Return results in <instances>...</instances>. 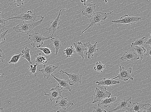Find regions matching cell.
I'll return each instance as SVG.
<instances>
[{"instance_id": "obj_1", "label": "cell", "mask_w": 151, "mask_h": 112, "mask_svg": "<svg viewBox=\"0 0 151 112\" xmlns=\"http://www.w3.org/2000/svg\"><path fill=\"white\" fill-rule=\"evenodd\" d=\"M41 19L36 22L31 23H27L24 21L21 22L18 25L13 27V30L16 33H26L27 34L31 32V31L35 28V27L39 26L42 22L44 20V17H41Z\"/></svg>"}, {"instance_id": "obj_2", "label": "cell", "mask_w": 151, "mask_h": 112, "mask_svg": "<svg viewBox=\"0 0 151 112\" xmlns=\"http://www.w3.org/2000/svg\"><path fill=\"white\" fill-rule=\"evenodd\" d=\"M113 12V11L109 13H103L101 12H94L89 20L90 24L89 26L82 31V33H83L89 27L93 25L100 26V23L103 22L104 21H105L107 18L108 15Z\"/></svg>"}, {"instance_id": "obj_3", "label": "cell", "mask_w": 151, "mask_h": 112, "mask_svg": "<svg viewBox=\"0 0 151 112\" xmlns=\"http://www.w3.org/2000/svg\"><path fill=\"white\" fill-rule=\"evenodd\" d=\"M29 38L28 40L31 41V45L34 48L40 47L43 46L44 41L48 40L52 37L51 36L47 37H44L42 34L38 33H35L32 34H29Z\"/></svg>"}, {"instance_id": "obj_4", "label": "cell", "mask_w": 151, "mask_h": 112, "mask_svg": "<svg viewBox=\"0 0 151 112\" xmlns=\"http://www.w3.org/2000/svg\"><path fill=\"white\" fill-rule=\"evenodd\" d=\"M111 95V93L108 91L106 87L101 86L98 87H96L95 89L93 94L94 100L92 104L99 102L106 98H109Z\"/></svg>"}, {"instance_id": "obj_5", "label": "cell", "mask_w": 151, "mask_h": 112, "mask_svg": "<svg viewBox=\"0 0 151 112\" xmlns=\"http://www.w3.org/2000/svg\"><path fill=\"white\" fill-rule=\"evenodd\" d=\"M141 20V17H133L125 14L118 20H111V22L115 24H122L129 26L132 25L133 23L139 22Z\"/></svg>"}, {"instance_id": "obj_6", "label": "cell", "mask_w": 151, "mask_h": 112, "mask_svg": "<svg viewBox=\"0 0 151 112\" xmlns=\"http://www.w3.org/2000/svg\"><path fill=\"white\" fill-rule=\"evenodd\" d=\"M119 67H120V72L117 77L113 78V79L118 78L119 79L125 82L128 81L129 79H131L132 80L134 79V78L131 76L132 72V67L126 69L121 65H119Z\"/></svg>"}, {"instance_id": "obj_7", "label": "cell", "mask_w": 151, "mask_h": 112, "mask_svg": "<svg viewBox=\"0 0 151 112\" xmlns=\"http://www.w3.org/2000/svg\"><path fill=\"white\" fill-rule=\"evenodd\" d=\"M59 72V74L65 73L68 75L69 79H67L68 81L69 85H70L72 86L81 83V78L83 75L78 73H75L73 74H70L63 70H61Z\"/></svg>"}, {"instance_id": "obj_8", "label": "cell", "mask_w": 151, "mask_h": 112, "mask_svg": "<svg viewBox=\"0 0 151 112\" xmlns=\"http://www.w3.org/2000/svg\"><path fill=\"white\" fill-rule=\"evenodd\" d=\"M41 17L37 16L36 14H33L31 10H29L26 13H22L19 15L13 16L6 20H8L11 19H17L24 21H31L34 22L35 20L37 21L36 20L37 17Z\"/></svg>"}, {"instance_id": "obj_9", "label": "cell", "mask_w": 151, "mask_h": 112, "mask_svg": "<svg viewBox=\"0 0 151 112\" xmlns=\"http://www.w3.org/2000/svg\"><path fill=\"white\" fill-rule=\"evenodd\" d=\"M74 104L69 100L67 98L63 97L61 95L57 100L55 106L66 111L67 108L70 106H73Z\"/></svg>"}, {"instance_id": "obj_10", "label": "cell", "mask_w": 151, "mask_h": 112, "mask_svg": "<svg viewBox=\"0 0 151 112\" xmlns=\"http://www.w3.org/2000/svg\"><path fill=\"white\" fill-rule=\"evenodd\" d=\"M64 91V90L57 86L54 88H52L48 94L45 92L44 95L48 96L52 102L53 100H57L61 95L62 93Z\"/></svg>"}, {"instance_id": "obj_11", "label": "cell", "mask_w": 151, "mask_h": 112, "mask_svg": "<svg viewBox=\"0 0 151 112\" xmlns=\"http://www.w3.org/2000/svg\"><path fill=\"white\" fill-rule=\"evenodd\" d=\"M66 9H62L60 10L59 11V14L56 18L54 21H52L50 22L51 24V26L50 27L45 28V30L49 31V32L50 33L51 31H52V34L51 36L52 37L55 33V31L59 29V25H61V21L59 17L61 15V12L62 10H66Z\"/></svg>"}, {"instance_id": "obj_12", "label": "cell", "mask_w": 151, "mask_h": 112, "mask_svg": "<svg viewBox=\"0 0 151 112\" xmlns=\"http://www.w3.org/2000/svg\"><path fill=\"white\" fill-rule=\"evenodd\" d=\"M58 68L56 66L51 64H44L43 68L41 69H39V71L43 73L44 78H47L48 79L51 76V74L55 70Z\"/></svg>"}, {"instance_id": "obj_13", "label": "cell", "mask_w": 151, "mask_h": 112, "mask_svg": "<svg viewBox=\"0 0 151 112\" xmlns=\"http://www.w3.org/2000/svg\"><path fill=\"white\" fill-rule=\"evenodd\" d=\"M132 98L127 99H123L121 100L118 104L117 107L115 109L109 112L115 111L119 110H128L132 103Z\"/></svg>"}, {"instance_id": "obj_14", "label": "cell", "mask_w": 151, "mask_h": 112, "mask_svg": "<svg viewBox=\"0 0 151 112\" xmlns=\"http://www.w3.org/2000/svg\"><path fill=\"white\" fill-rule=\"evenodd\" d=\"M96 8L95 4H93V2L90 4H87L82 10V15L87 17L89 18H91L94 13Z\"/></svg>"}, {"instance_id": "obj_15", "label": "cell", "mask_w": 151, "mask_h": 112, "mask_svg": "<svg viewBox=\"0 0 151 112\" xmlns=\"http://www.w3.org/2000/svg\"><path fill=\"white\" fill-rule=\"evenodd\" d=\"M97 42L94 45H92L90 42H87L83 45L86 47L88 48V51L86 53V55L87 56V58L88 59H91L94 56V54L96 52L98 51V50L96 48Z\"/></svg>"}, {"instance_id": "obj_16", "label": "cell", "mask_w": 151, "mask_h": 112, "mask_svg": "<svg viewBox=\"0 0 151 112\" xmlns=\"http://www.w3.org/2000/svg\"><path fill=\"white\" fill-rule=\"evenodd\" d=\"M139 59L137 53L134 52H126L124 53L120 59L123 62L126 61H133L135 60H138Z\"/></svg>"}, {"instance_id": "obj_17", "label": "cell", "mask_w": 151, "mask_h": 112, "mask_svg": "<svg viewBox=\"0 0 151 112\" xmlns=\"http://www.w3.org/2000/svg\"><path fill=\"white\" fill-rule=\"evenodd\" d=\"M73 44L75 50V53L81 56L82 58V60H83L84 59L83 52L87 50V48H86V47L81 42L73 43Z\"/></svg>"}, {"instance_id": "obj_18", "label": "cell", "mask_w": 151, "mask_h": 112, "mask_svg": "<svg viewBox=\"0 0 151 112\" xmlns=\"http://www.w3.org/2000/svg\"><path fill=\"white\" fill-rule=\"evenodd\" d=\"M94 82L97 84L98 85H104L106 87L111 86L120 83V81L114 80L113 79H111L110 78H104L101 81Z\"/></svg>"}, {"instance_id": "obj_19", "label": "cell", "mask_w": 151, "mask_h": 112, "mask_svg": "<svg viewBox=\"0 0 151 112\" xmlns=\"http://www.w3.org/2000/svg\"><path fill=\"white\" fill-rule=\"evenodd\" d=\"M51 75L54 78L57 80L58 82V85L59 87L62 89L67 90L69 92H71V89L70 88L69 85L68 83V80L64 79H60L56 77L53 74H51Z\"/></svg>"}, {"instance_id": "obj_20", "label": "cell", "mask_w": 151, "mask_h": 112, "mask_svg": "<svg viewBox=\"0 0 151 112\" xmlns=\"http://www.w3.org/2000/svg\"><path fill=\"white\" fill-rule=\"evenodd\" d=\"M117 98L116 97L105 98L100 101L101 103L105 107H110L112 103L118 102Z\"/></svg>"}, {"instance_id": "obj_21", "label": "cell", "mask_w": 151, "mask_h": 112, "mask_svg": "<svg viewBox=\"0 0 151 112\" xmlns=\"http://www.w3.org/2000/svg\"><path fill=\"white\" fill-rule=\"evenodd\" d=\"M148 105L151 106V105L148 103L141 104L138 103H133V104L131 108L129 109V111H127L134 112H140V110H141L142 108L145 107H146L147 105Z\"/></svg>"}, {"instance_id": "obj_22", "label": "cell", "mask_w": 151, "mask_h": 112, "mask_svg": "<svg viewBox=\"0 0 151 112\" xmlns=\"http://www.w3.org/2000/svg\"><path fill=\"white\" fill-rule=\"evenodd\" d=\"M131 47L135 50L138 54L139 59L142 60L143 56L146 52V48L144 47L138 46H132Z\"/></svg>"}, {"instance_id": "obj_23", "label": "cell", "mask_w": 151, "mask_h": 112, "mask_svg": "<svg viewBox=\"0 0 151 112\" xmlns=\"http://www.w3.org/2000/svg\"><path fill=\"white\" fill-rule=\"evenodd\" d=\"M35 57L36 58L35 63L37 65L40 64H47V62L46 58L42 56L40 53L35 55Z\"/></svg>"}, {"instance_id": "obj_24", "label": "cell", "mask_w": 151, "mask_h": 112, "mask_svg": "<svg viewBox=\"0 0 151 112\" xmlns=\"http://www.w3.org/2000/svg\"><path fill=\"white\" fill-rule=\"evenodd\" d=\"M51 40L55 48L56 52L55 56H57L59 49L62 47L61 43L59 39L55 38L53 37H52L51 38Z\"/></svg>"}, {"instance_id": "obj_25", "label": "cell", "mask_w": 151, "mask_h": 112, "mask_svg": "<svg viewBox=\"0 0 151 112\" xmlns=\"http://www.w3.org/2000/svg\"><path fill=\"white\" fill-rule=\"evenodd\" d=\"M30 49L29 48L26 47L22 51L23 54L22 57L26 59L27 61L29 62L30 64H32V62L31 61V58L30 51Z\"/></svg>"}, {"instance_id": "obj_26", "label": "cell", "mask_w": 151, "mask_h": 112, "mask_svg": "<svg viewBox=\"0 0 151 112\" xmlns=\"http://www.w3.org/2000/svg\"><path fill=\"white\" fill-rule=\"evenodd\" d=\"M63 55H66V58H69L71 56L75 53V50L74 47L71 46L70 47H68L64 50Z\"/></svg>"}, {"instance_id": "obj_27", "label": "cell", "mask_w": 151, "mask_h": 112, "mask_svg": "<svg viewBox=\"0 0 151 112\" xmlns=\"http://www.w3.org/2000/svg\"><path fill=\"white\" fill-rule=\"evenodd\" d=\"M105 67V65L99 61L96 63V66L93 68L95 71L98 72H102Z\"/></svg>"}, {"instance_id": "obj_28", "label": "cell", "mask_w": 151, "mask_h": 112, "mask_svg": "<svg viewBox=\"0 0 151 112\" xmlns=\"http://www.w3.org/2000/svg\"><path fill=\"white\" fill-rule=\"evenodd\" d=\"M146 37H143L139 39H137L134 40V41L131 43V46H143L145 44V40Z\"/></svg>"}, {"instance_id": "obj_29", "label": "cell", "mask_w": 151, "mask_h": 112, "mask_svg": "<svg viewBox=\"0 0 151 112\" xmlns=\"http://www.w3.org/2000/svg\"><path fill=\"white\" fill-rule=\"evenodd\" d=\"M22 55L23 54L22 53L17 55H14L8 62V64H17Z\"/></svg>"}, {"instance_id": "obj_30", "label": "cell", "mask_w": 151, "mask_h": 112, "mask_svg": "<svg viewBox=\"0 0 151 112\" xmlns=\"http://www.w3.org/2000/svg\"><path fill=\"white\" fill-rule=\"evenodd\" d=\"M100 101L98 104V105L96 107H94V110L93 112H106V111L104 109V108L102 107H101L100 105Z\"/></svg>"}, {"instance_id": "obj_31", "label": "cell", "mask_w": 151, "mask_h": 112, "mask_svg": "<svg viewBox=\"0 0 151 112\" xmlns=\"http://www.w3.org/2000/svg\"><path fill=\"white\" fill-rule=\"evenodd\" d=\"M41 51L43 52V53L46 55H48L51 54L52 52L50 48L47 47L40 48L37 47Z\"/></svg>"}, {"instance_id": "obj_32", "label": "cell", "mask_w": 151, "mask_h": 112, "mask_svg": "<svg viewBox=\"0 0 151 112\" xmlns=\"http://www.w3.org/2000/svg\"><path fill=\"white\" fill-rule=\"evenodd\" d=\"M37 66L36 64H34V65L31 64L29 67V71L34 75L35 77H36L37 75L36 72Z\"/></svg>"}, {"instance_id": "obj_33", "label": "cell", "mask_w": 151, "mask_h": 112, "mask_svg": "<svg viewBox=\"0 0 151 112\" xmlns=\"http://www.w3.org/2000/svg\"><path fill=\"white\" fill-rule=\"evenodd\" d=\"M8 30H7L4 32L0 34V45L4 43L5 41V37L7 33Z\"/></svg>"}, {"instance_id": "obj_34", "label": "cell", "mask_w": 151, "mask_h": 112, "mask_svg": "<svg viewBox=\"0 0 151 112\" xmlns=\"http://www.w3.org/2000/svg\"><path fill=\"white\" fill-rule=\"evenodd\" d=\"M4 15L1 12H0V24H5L6 22H8V20L4 19Z\"/></svg>"}, {"instance_id": "obj_35", "label": "cell", "mask_w": 151, "mask_h": 112, "mask_svg": "<svg viewBox=\"0 0 151 112\" xmlns=\"http://www.w3.org/2000/svg\"><path fill=\"white\" fill-rule=\"evenodd\" d=\"M25 0H12V2L15 3L18 7H21V5L24 4Z\"/></svg>"}, {"instance_id": "obj_36", "label": "cell", "mask_w": 151, "mask_h": 112, "mask_svg": "<svg viewBox=\"0 0 151 112\" xmlns=\"http://www.w3.org/2000/svg\"><path fill=\"white\" fill-rule=\"evenodd\" d=\"M5 59V55L1 49H0V62H4Z\"/></svg>"}, {"instance_id": "obj_37", "label": "cell", "mask_w": 151, "mask_h": 112, "mask_svg": "<svg viewBox=\"0 0 151 112\" xmlns=\"http://www.w3.org/2000/svg\"><path fill=\"white\" fill-rule=\"evenodd\" d=\"M151 46H150V47L149 48H147V53L146 54H145V55L149 57H151Z\"/></svg>"}, {"instance_id": "obj_38", "label": "cell", "mask_w": 151, "mask_h": 112, "mask_svg": "<svg viewBox=\"0 0 151 112\" xmlns=\"http://www.w3.org/2000/svg\"><path fill=\"white\" fill-rule=\"evenodd\" d=\"M151 34H150L149 36L148 40H147V42H145V44L149 45L151 46Z\"/></svg>"}, {"instance_id": "obj_39", "label": "cell", "mask_w": 151, "mask_h": 112, "mask_svg": "<svg viewBox=\"0 0 151 112\" xmlns=\"http://www.w3.org/2000/svg\"><path fill=\"white\" fill-rule=\"evenodd\" d=\"M5 28L4 26L0 25V34H1L4 32Z\"/></svg>"}, {"instance_id": "obj_40", "label": "cell", "mask_w": 151, "mask_h": 112, "mask_svg": "<svg viewBox=\"0 0 151 112\" xmlns=\"http://www.w3.org/2000/svg\"><path fill=\"white\" fill-rule=\"evenodd\" d=\"M145 107H146L143 108H144V110L143 111H142V112H151V107H150L149 108H147Z\"/></svg>"}, {"instance_id": "obj_41", "label": "cell", "mask_w": 151, "mask_h": 112, "mask_svg": "<svg viewBox=\"0 0 151 112\" xmlns=\"http://www.w3.org/2000/svg\"><path fill=\"white\" fill-rule=\"evenodd\" d=\"M81 2L83 3L84 5L86 6L87 4V0H80Z\"/></svg>"}, {"instance_id": "obj_42", "label": "cell", "mask_w": 151, "mask_h": 112, "mask_svg": "<svg viewBox=\"0 0 151 112\" xmlns=\"http://www.w3.org/2000/svg\"><path fill=\"white\" fill-rule=\"evenodd\" d=\"M4 112V111L3 110V108L2 107L0 108V112Z\"/></svg>"}, {"instance_id": "obj_43", "label": "cell", "mask_w": 151, "mask_h": 112, "mask_svg": "<svg viewBox=\"0 0 151 112\" xmlns=\"http://www.w3.org/2000/svg\"><path fill=\"white\" fill-rule=\"evenodd\" d=\"M105 3H106H106L107 2V0H105Z\"/></svg>"}, {"instance_id": "obj_44", "label": "cell", "mask_w": 151, "mask_h": 112, "mask_svg": "<svg viewBox=\"0 0 151 112\" xmlns=\"http://www.w3.org/2000/svg\"><path fill=\"white\" fill-rule=\"evenodd\" d=\"M1 73H0V76H1Z\"/></svg>"}]
</instances>
